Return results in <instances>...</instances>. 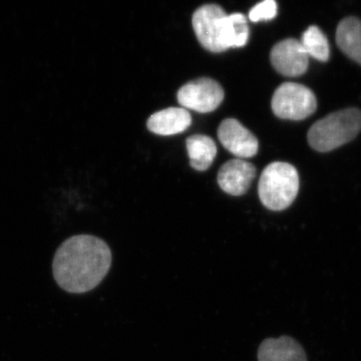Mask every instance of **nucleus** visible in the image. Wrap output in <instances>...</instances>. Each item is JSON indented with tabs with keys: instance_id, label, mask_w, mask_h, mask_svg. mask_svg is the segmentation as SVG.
<instances>
[{
	"instance_id": "obj_1",
	"label": "nucleus",
	"mask_w": 361,
	"mask_h": 361,
	"mask_svg": "<svg viewBox=\"0 0 361 361\" xmlns=\"http://www.w3.org/2000/svg\"><path fill=\"white\" fill-rule=\"evenodd\" d=\"M110 247L92 235H75L59 247L52 261L56 284L73 294L92 291L103 281L111 265Z\"/></svg>"
},
{
	"instance_id": "obj_5",
	"label": "nucleus",
	"mask_w": 361,
	"mask_h": 361,
	"mask_svg": "<svg viewBox=\"0 0 361 361\" xmlns=\"http://www.w3.org/2000/svg\"><path fill=\"white\" fill-rule=\"evenodd\" d=\"M271 106L278 118L300 121L314 113L317 101L308 87L295 82H285L275 90Z\"/></svg>"
},
{
	"instance_id": "obj_7",
	"label": "nucleus",
	"mask_w": 361,
	"mask_h": 361,
	"mask_svg": "<svg viewBox=\"0 0 361 361\" xmlns=\"http://www.w3.org/2000/svg\"><path fill=\"white\" fill-rule=\"evenodd\" d=\"M273 68L285 77L295 78L303 75L310 65V56L300 40L288 39L278 42L270 54Z\"/></svg>"
},
{
	"instance_id": "obj_2",
	"label": "nucleus",
	"mask_w": 361,
	"mask_h": 361,
	"mask_svg": "<svg viewBox=\"0 0 361 361\" xmlns=\"http://www.w3.org/2000/svg\"><path fill=\"white\" fill-rule=\"evenodd\" d=\"M361 130V111L346 109L317 121L308 132V142L318 152H329L355 139Z\"/></svg>"
},
{
	"instance_id": "obj_11",
	"label": "nucleus",
	"mask_w": 361,
	"mask_h": 361,
	"mask_svg": "<svg viewBox=\"0 0 361 361\" xmlns=\"http://www.w3.org/2000/svg\"><path fill=\"white\" fill-rule=\"evenodd\" d=\"M192 118L184 108H169L149 116L148 129L160 135H172L185 132L191 126Z\"/></svg>"
},
{
	"instance_id": "obj_9",
	"label": "nucleus",
	"mask_w": 361,
	"mask_h": 361,
	"mask_svg": "<svg viewBox=\"0 0 361 361\" xmlns=\"http://www.w3.org/2000/svg\"><path fill=\"white\" fill-rule=\"evenodd\" d=\"M256 177V168L242 159L228 161L218 173V183L225 193L241 196L248 191Z\"/></svg>"
},
{
	"instance_id": "obj_12",
	"label": "nucleus",
	"mask_w": 361,
	"mask_h": 361,
	"mask_svg": "<svg viewBox=\"0 0 361 361\" xmlns=\"http://www.w3.org/2000/svg\"><path fill=\"white\" fill-rule=\"evenodd\" d=\"M336 42L342 51L361 65V20L348 18L337 26Z\"/></svg>"
},
{
	"instance_id": "obj_6",
	"label": "nucleus",
	"mask_w": 361,
	"mask_h": 361,
	"mask_svg": "<svg viewBox=\"0 0 361 361\" xmlns=\"http://www.w3.org/2000/svg\"><path fill=\"white\" fill-rule=\"evenodd\" d=\"M177 97L178 102L184 109L198 113H211L224 99V90L212 78H202L183 85Z\"/></svg>"
},
{
	"instance_id": "obj_3",
	"label": "nucleus",
	"mask_w": 361,
	"mask_h": 361,
	"mask_svg": "<svg viewBox=\"0 0 361 361\" xmlns=\"http://www.w3.org/2000/svg\"><path fill=\"white\" fill-rule=\"evenodd\" d=\"M298 191V172L288 163L270 164L259 180V198L269 210L282 211L288 208L295 200Z\"/></svg>"
},
{
	"instance_id": "obj_14",
	"label": "nucleus",
	"mask_w": 361,
	"mask_h": 361,
	"mask_svg": "<svg viewBox=\"0 0 361 361\" xmlns=\"http://www.w3.org/2000/svg\"><path fill=\"white\" fill-rule=\"evenodd\" d=\"M306 54L311 58L319 61H327L329 59V44L324 33L317 27L312 25L303 32L300 40Z\"/></svg>"
},
{
	"instance_id": "obj_4",
	"label": "nucleus",
	"mask_w": 361,
	"mask_h": 361,
	"mask_svg": "<svg viewBox=\"0 0 361 361\" xmlns=\"http://www.w3.org/2000/svg\"><path fill=\"white\" fill-rule=\"evenodd\" d=\"M195 33L199 42L212 52L231 49V30L229 16L216 4L199 7L192 18Z\"/></svg>"
},
{
	"instance_id": "obj_8",
	"label": "nucleus",
	"mask_w": 361,
	"mask_h": 361,
	"mask_svg": "<svg viewBox=\"0 0 361 361\" xmlns=\"http://www.w3.org/2000/svg\"><path fill=\"white\" fill-rule=\"evenodd\" d=\"M218 137L227 151L240 159L252 158L257 154V137L235 118L221 123Z\"/></svg>"
},
{
	"instance_id": "obj_16",
	"label": "nucleus",
	"mask_w": 361,
	"mask_h": 361,
	"mask_svg": "<svg viewBox=\"0 0 361 361\" xmlns=\"http://www.w3.org/2000/svg\"><path fill=\"white\" fill-rule=\"evenodd\" d=\"M277 4L274 0H265L253 7L249 13V18L253 23L261 20H271L276 16Z\"/></svg>"
},
{
	"instance_id": "obj_10",
	"label": "nucleus",
	"mask_w": 361,
	"mask_h": 361,
	"mask_svg": "<svg viewBox=\"0 0 361 361\" xmlns=\"http://www.w3.org/2000/svg\"><path fill=\"white\" fill-rule=\"evenodd\" d=\"M258 361H307L302 346L292 337L267 338L258 349Z\"/></svg>"
},
{
	"instance_id": "obj_15",
	"label": "nucleus",
	"mask_w": 361,
	"mask_h": 361,
	"mask_svg": "<svg viewBox=\"0 0 361 361\" xmlns=\"http://www.w3.org/2000/svg\"><path fill=\"white\" fill-rule=\"evenodd\" d=\"M229 21L232 47H244L249 37V27L245 16L242 13L230 14Z\"/></svg>"
},
{
	"instance_id": "obj_13",
	"label": "nucleus",
	"mask_w": 361,
	"mask_h": 361,
	"mask_svg": "<svg viewBox=\"0 0 361 361\" xmlns=\"http://www.w3.org/2000/svg\"><path fill=\"white\" fill-rule=\"evenodd\" d=\"M188 155L190 164L197 171H206L217 156V146L208 135H195L188 137Z\"/></svg>"
}]
</instances>
